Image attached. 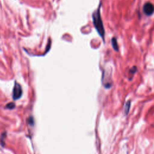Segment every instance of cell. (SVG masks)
<instances>
[{"mask_svg":"<svg viewBox=\"0 0 154 154\" xmlns=\"http://www.w3.org/2000/svg\"><path fill=\"white\" fill-rule=\"evenodd\" d=\"M100 4L99 5L98 8L93 13L92 19H93V22L96 29L97 30L99 35L102 37V38L104 41L105 29L103 28V25L102 20L101 16H100Z\"/></svg>","mask_w":154,"mask_h":154,"instance_id":"cell-1","label":"cell"},{"mask_svg":"<svg viewBox=\"0 0 154 154\" xmlns=\"http://www.w3.org/2000/svg\"><path fill=\"white\" fill-rule=\"evenodd\" d=\"M22 94V89L20 85L16 81L14 83V85L13 90V99L17 100L20 98Z\"/></svg>","mask_w":154,"mask_h":154,"instance_id":"cell-2","label":"cell"},{"mask_svg":"<svg viewBox=\"0 0 154 154\" xmlns=\"http://www.w3.org/2000/svg\"><path fill=\"white\" fill-rule=\"evenodd\" d=\"M143 11L147 16L152 15L154 12V5L150 2H146L143 6Z\"/></svg>","mask_w":154,"mask_h":154,"instance_id":"cell-3","label":"cell"},{"mask_svg":"<svg viewBox=\"0 0 154 154\" xmlns=\"http://www.w3.org/2000/svg\"><path fill=\"white\" fill-rule=\"evenodd\" d=\"M111 45H112V46L113 49H114V51L118 52L119 51V46H118L117 39L115 37L112 38V39H111Z\"/></svg>","mask_w":154,"mask_h":154,"instance_id":"cell-4","label":"cell"},{"mask_svg":"<svg viewBox=\"0 0 154 154\" xmlns=\"http://www.w3.org/2000/svg\"><path fill=\"white\" fill-rule=\"evenodd\" d=\"M130 106H131V101L128 100L126 102V103L125 105V108H124V111L126 114H127L129 112V111L130 109Z\"/></svg>","mask_w":154,"mask_h":154,"instance_id":"cell-5","label":"cell"},{"mask_svg":"<svg viewBox=\"0 0 154 154\" xmlns=\"http://www.w3.org/2000/svg\"><path fill=\"white\" fill-rule=\"evenodd\" d=\"M14 106H15L14 103L11 102V103H9L8 104H7V105H6V108H8V109H13V108H14Z\"/></svg>","mask_w":154,"mask_h":154,"instance_id":"cell-6","label":"cell"},{"mask_svg":"<svg viewBox=\"0 0 154 154\" xmlns=\"http://www.w3.org/2000/svg\"><path fill=\"white\" fill-rule=\"evenodd\" d=\"M136 71H137V67H135V66H134L132 68H131V69H130V73H131V75H134L135 72H136Z\"/></svg>","mask_w":154,"mask_h":154,"instance_id":"cell-7","label":"cell"}]
</instances>
